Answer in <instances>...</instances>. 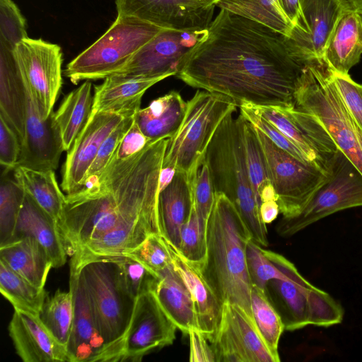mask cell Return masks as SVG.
<instances>
[{"label":"cell","mask_w":362,"mask_h":362,"mask_svg":"<svg viewBox=\"0 0 362 362\" xmlns=\"http://www.w3.org/2000/svg\"><path fill=\"white\" fill-rule=\"evenodd\" d=\"M314 59L291 38L221 8L175 76L191 87L225 95L238 107H288Z\"/></svg>","instance_id":"1"},{"label":"cell","mask_w":362,"mask_h":362,"mask_svg":"<svg viewBox=\"0 0 362 362\" xmlns=\"http://www.w3.org/2000/svg\"><path fill=\"white\" fill-rule=\"evenodd\" d=\"M169 139L151 140L126 159L115 154L96 179L66 195L58 225L68 255L119 225L158 220L159 175Z\"/></svg>","instance_id":"2"},{"label":"cell","mask_w":362,"mask_h":362,"mask_svg":"<svg viewBox=\"0 0 362 362\" xmlns=\"http://www.w3.org/2000/svg\"><path fill=\"white\" fill-rule=\"evenodd\" d=\"M250 239L233 204L223 193L215 192L206 224L207 250L202 270L223 304L238 305L255 320L246 256Z\"/></svg>","instance_id":"3"},{"label":"cell","mask_w":362,"mask_h":362,"mask_svg":"<svg viewBox=\"0 0 362 362\" xmlns=\"http://www.w3.org/2000/svg\"><path fill=\"white\" fill-rule=\"evenodd\" d=\"M230 112L218 126L205 155L215 192L233 204L252 240L262 247L269 245L267 224L260 216L259 202L252 186L245 160L242 115Z\"/></svg>","instance_id":"4"},{"label":"cell","mask_w":362,"mask_h":362,"mask_svg":"<svg viewBox=\"0 0 362 362\" xmlns=\"http://www.w3.org/2000/svg\"><path fill=\"white\" fill-rule=\"evenodd\" d=\"M295 105L314 115L362 174V129L348 112L322 59H314L295 93Z\"/></svg>","instance_id":"5"},{"label":"cell","mask_w":362,"mask_h":362,"mask_svg":"<svg viewBox=\"0 0 362 362\" xmlns=\"http://www.w3.org/2000/svg\"><path fill=\"white\" fill-rule=\"evenodd\" d=\"M237 105L229 97L198 90L187 101L183 120L170 138L162 168H173L194 181L218 126Z\"/></svg>","instance_id":"6"},{"label":"cell","mask_w":362,"mask_h":362,"mask_svg":"<svg viewBox=\"0 0 362 362\" xmlns=\"http://www.w3.org/2000/svg\"><path fill=\"white\" fill-rule=\"evenodd\" d=\"M163 29L136 18L117 16L100 38L67 64L64 74L74 84L105 79L125 66Z\"/></svg>","instance_id":"7"},{"label":"cell","mask_w":362,"mask_h":362,"mask_svg":"<svg viewBox=\"0 0 362 362\" xmlns=\"http://www.w3.org/2000/svg\"><path fill=\"white\" fill-rule=\"evenodd\" d=\"M71 260L80 268L104 341L103 347L114 344L127 330L136 300L124 286L115 259L72 256Z\"/></svg>","instance_id":"8"},{"label":"cell","mask_w":362,"mask_h":362,"mask_svg":"<svg viewBox=\"0 0 362 362\" xmlns=\"http://www.w3.org/2000/svg\"><path fill=\"white\" fill-rule=\"evenodd\" d=\"M284 269L285 276L270 280L265 291L286 330L310 325L327 327L341 322L344 310L337 301L308 281L286 258Z\"/></svg>","instance_id":"9"},{"label":"cell","mask_w":362,"mask_h":362,"mask_svg":"<svg viewBox=\"0 0 362 362\" xmlns=\"http://www.w3.org/2000/svg\"><path fill=\"white\" fill-rule=\"evenodd\" d=\"M177 329L153 291L136 298L128 327L112 344L103 347L89 362L141 361L146 355L171 345Z\"/></svg>","instance_id":"10"},{"label":"cell","mask_w":362,"mask_h":362,"mask_svg":"<svg viewBox=\"0 0 362 362\" xmlns=\"http://www.w3.org/2000/svg\"><path fill=\"white\" fill-rule=\"evenodd\" d=\"M357 206H362V174L339 150L329 180L298 215L282 217L276 225V232L288 238L327 216Z\"/></svg>","instance_id":"11"},{"label":"cell","mask_w":362,"mask_h":362,"mask_svg":"<svg viewBox=\"0 0 362 362\" xmlns=\"http://www.w3.org/2000/svg\"><path fill=\"white\" fill-rule=\"evenodd\" d=\"M255 129L266 157L280 213L284 218L294 217L304 209L331 175L298 160Z\"/></svg>","instance_id":"12"},{"label":"cell","mask_w":362,"mask_h":362,"mask_svg":"<svg viewBox=\"0 0 362 362\" xmlns=\"http://www.w3.org/2000/svg\"><path fill=\"white\" fill-rule=\"evenodd\" d=\"M254 107L262 117L299 148L312 165L325 173L332 175L339 149L324 125L314 115L295 105Z\"/></svg>","instance_id":"13"},{"label":"cell","mask_w":362,"mask_h":362,"mask_svg":"<svg viewBox=\"0 0 362 362\" xmlns=\"http://www.w3.org/2000/svg\"><path fill=\"white\" fill-rule=\"evenodd\" d=\"M22 78L35 96L44 118L52 114L62 84L61 47L42 39L25 38L13 51Z\"/></svg>","instance_id":"14"},{"label":"cell","mask_w":362,"mask_h":362,"mask_svg":"<svg viewBox=\"0 0 362 362\" xmlns=\"http://www.w3.org/2000/svg\"><path fill=\"white\" fill-rule=\"evenodd\" d=\"M206 30L163 29L143 46L125 66L112 75L128 78L175 76L187 53Z\"/></svg>","instance_id":"15"},{"label":"cell","mask_w":362,"mask_h":362,"mask_svg":"<svg viewBox=\"0 0 362 362\" xmlns=\"http://www.w3.org/2000/svg\"><path fill=\"white\" fill-rule=\"evenodd\" d=\"M216 362H279L262 337L255 320L240 307L223 304L222 315L211 341Z\"/></svg>","instance_id":"16"},{"label":"cell","mask_w":362,"mask_h":362,"mask_svg":"<svg viewBox=\"0 0 362 362\" xmlns=\"http://www.w3.org/2000/svg\"><path fill=\"white\" fill-rule=\"evenodd\" d=\"M115 4L117 16L183 31L206 30L216 6L214 0H116Z\"/></svg>","instance_id":"17"},{"label":"cell","mask_w":362,"mask_h":362,"mask_svg":"<svg viewBox=\"0 0 362 362\" xmlns=\"http://www.w3.org/2000/svg\"><path fill=\"white\" fill-rule=\"evenodd\" d=\"M23 81L25 93V135L18 165L54 170L64 149L54 124L53 112L46 119L43 117L31 90Z\"/></svg>","instance_id":"18"},{"label":"cell","mask_w":362,"mask_h":362,"mask_svg":"<svg viewBox=\"0 0 362 362\" xmlns=\"http://www.w3.org/2000/svg\"><path fill=\"white\" fill-rule=\"evenodd\" d=\"M124 118L116 113L92 110L87 123L67 151L62 182L66 195L80 189L101 145Z\"/></svg>","instance_id":"19"},{"label":"cell","mask_w":362,"mask_h":362,"mask_svg":"<svg viewBox=\"0 0 362 362\" xmlns=\"http://www.w3.org/2000/svg\"><path fill=\"white\" fill-rule=\"evenodd\" d=\"M69 291L73 298L74 317L66 346L69 362H89L103 346L104 341L80 268L71 260Z\"/></svg>","instance_id":"20"},{"label":"cell","mask_w":362,"mask_h":362,"mask_svg":"<svg viewBox=\"0 0 362 362\" xmlns=\"http://www.w3.org/2000/svg\"><path fill=\"white\" fill-rule=\"evenodd\" d=\"M300 26L291 38L314 59H322L327 42L347 12L342 0H300Z\"/></svg>","instance_id":"21"},{"label":"cell","mask_w":362,"mask_h":362,"mask_svg":"<svg viewBox=\"0 0 362 362\" xmlns=\"http://www.w3.org/2000/svg\"><path fill=\"white\" fill-rule=\"evenodd\" d=\"M8 333L16 354L24 362H69L67 350L37 315L14 310Z\"/></svg>","instance_id":"22"},{"label":"cell","mask_w":362,"mask_h":362,"mask_svg":"<svg viewBox=\"0 0 362 362\" xmlns=\"http://www.w3.org/2000/svg\"><path fill=\"white\" fill-rule=\"evenodd\" d=\"M166 243L173 266L192 296L198 328L211 342L220 323L223 303L208 282L202 268L187 260L177 247L167 240Z\"/></svg>","instance_id":"23"},{"label":"cell","mask_w":362,"mask_h":362,"mask_svg":"<svg viewBox=\"0 0 362 362\" xmlns=\"http://www.w3.org/2000/svg\"><path fill=\"white\" fill-rule=\"evenodd\" d=\"M24 237L34 238L43 247L53 268L65 264L68 255L58 223L25 192L11 241Z\"/></svg>","instance_id":"24"},{"label":"cell","mask_w":362,"mask_h":362,"mask_svg":"<svg viewBox=\"0 0 362 362\" xmlns=\"http://www.w3.org/2000/svg\"><path fill=\"white\" fill-rule=\"evenodd\" d=\"M187 174L176 171L172 182L159 192L158 215L160 235L179 247L180 230L193 208V187Z\"/></svg>","instance_id":"25"},{"label":"cell","mask_w":362,"mask_h":362,"mask_svg":"<svg viewBox=\"0 0 362 362\" xmlns=\"http://www.w3.org/2000/svg\"><path fill=\"white\" fill-rule=\"evenodd\" d=\"M166 78H128L111 75L94 88L93 110L113 112L124 117H134L141 109L145 92Z\"/></svg>","instance_id":"26"},{"label":"cell","mask_w":362,"mask_h":362,"mask_svg":"<svg viewBox=\"0 0 362 362\" xmlns=\"http://www.w3.org/2000/svg\"><path fill=\"white\" fill-rule=\"evenodd\" d=\"M160 306L182 333L198 329L192 296L173 264L158 274L152 291Z\"/></svg>","instance_id":"27"},{"label":"cell","mask_w":362,"mask_h":362,"mask_svg":"<svg viewBox=\"0 0 362 362\" xmlns=\"http://www.w3.org/2000/svg\"><path fill=\"white\" fill-rule=\"evenodd\" d=\"M13 51L0 46V116L16 132L22 144L25 135V93Z\"/></svg>","instance_id":"28"},{"label":"cell","mask_w":362,"mask_h":362,"mask_svg":"<svg viewBox=\"0 0 362 362\" xmlns=\"http://www.w3.org/2000/svg\"><path fill=\"white\" fill-rule=\"evenodd\" d=\"M362 54V25L358 13L349 11L339 21L323 53L332 71L349 74Z\"/></svg>","instance_id":"29"},{"label":"cell","mask_w":362,"mask_h":362,"mask_svg":"<svg viewBox=\"0 0 362 362\" xmlns=\"http://www.w3.org/2000/svg\"><path fill=\"white\" fill-rule=\"evenodd\" d=\"M187 107V102L179 92L171 90L139 109L134 118L149 140L172 137L179 129Z\"/></svg>","instance_id":"30"},{"label":"cell","mask_w":362,"mask_h":362,"mask_svg":"<svg viewBox=\"0 0 362 362\" xmlns=\"http://www.w3.org/2000/svg\"><path fill=\"white\" fill-rule=\"evenodd\" d=\"M0 260L39 288H45L52 262L34 238L24 237L0 246Z\"/></svg>","instance_id":"31"},{"label":"cell","mask_w":362,"mask_h":362,"mask_svg":"<svg viewBox=\"0 0 362 362\" xmlns=\"http://www.w3.org/2000/svg\"><path fill=\"white\" fill-rule=\"evenodd\" d=\"M92 83L86 81L64 98L53 121L64 151H68L87 123L93 110Z\"/></svg>","instance_id":"32"},{"label":"cell","mask_w":362,"mask_h":362,"mask_svg":"<svg viewBox=\"0 0 362 362\" xmlns=\"http://www.w3.org/2000/svg\"><path fill=\"white\" fill-rule=\"evenodd\" d=\"M13 175L24 191L59 223L63 215L66 195L58 185L54 170L17 165Z\"/></svg>","instance_id":"33"},{"label":"cell","mask_w":362,"mask_h":362,"mask_svg":"<svg viewBox=\"0 0 362 362\" xmlns=\"http://www.w3.org/2000/svg\"><path fill=\"white\" fill-rule=\"evenodd\" d=\"M242 132L247 168L259 204L266 201L277 202L266 157L256 129L243 115Z\"/></svg>","instance_id":"34"},{"label":"cell","mask_w":362,"mask_h":362,"mask_svg":"<svg viewBox=\"0 0 362 362\" xmlns=\"http://www.w3.org/2000/svg\"><path fill=\"white\" fill-rule=\"evenodd\" d=\"M216 6L247 18L291 38L293 25L279 0H217Z\"/></svg>","instance_id":"35"},{"label":"cell","mask_w":362,"mask_h":362,"mask_svg":"<svg viewBox=\"0 0 362 362\" xmlns=\"http://www.w3.org/2000/svg\"><path fill=\"white\" fill-rule=\"evenodd\" d=\"M0 291L14 310L37 316L48 296L45 288H39L31 284L1 260Z\"/></svg>","instance_id":"36"},{"label":"cell","mask_w":362,"mask_h":362,"mask_svg":"<svg viewBox=\"0 0 362 362\" xmlns=\"http://www.w3.org/2000/svg\"><path fill=\"white\" fill-rule=\"evenodd\" d=\"M38 317L54 338L66 348L74 317L71 291L59 289L52 296H48Z\"/></svg>","instance_id":"37"},{"label":"cell","mask_w":362,"mask_h":362,"mask_svg":"<svg viewBox=\"0 0 362 362\" xmlns=\"http://www.w3.org/2000/svg\"><path fill=\"white\" fill-rule=\"evenodd\" d=\"M251 305L253 317L262 337L273 354L280 358L279 343L285 329L281 317L266 291L255 285L251 289Z\"/></svg>","instance_id":"38"},{"label":"cell","mask_w":362,"mask_h":362,"mask_svg":"<svg viewBox=\"0 0 362 362\" xmlns=\"http://www.w3.org/2000/svg\"><path fill=\"white\" fill-rule=\"evenodd\" d=\"M12 171L3 169L1 177L0 246L10 243L13 238L25 196L24 189L13 175H9Z\"/></svg>","instance_id":"39"},{"label":"cell","mask_w":362,"mask_h":362,"mask_svg":"<svg viewBox=\"0 0 362 362\" xmlns=\"http://www.w3.org/2000/svg\"><path fill=\"white\" fill-rule=\"evenodd\" d=\"M247 264L252 285L266 290L267 283L274 279H283L286 274L284 262L286 257L264 249L252 239L247 245Z\"/></svg>","instance_id":"40"},{"label":"cell","mask_w":362,"mask_h":362,"mask_svg":"<svg viewBox=\"0 0 362 362\" xmlns=\"http://www.w3.org/2000/svg\"><path fill=\"white\" fill-rule=\"evenodd\" d=\"M177 249L187 260L202 268L207 250L206 224L199 219L194 206L181 228Z\"/></svg>","instance_id":"41"},{"label":"cell","mask_w":362,"mask_h":362,"mask_svg":"<svg viewBox=\"0 0 362 362\" xmlns=\"http://www.w3.org/2000/svg\"><path fill=\"white\" fill-rule=\"evenodd\" d=\"M122 255L136 259L157 276L173 264L166 240L160 233L151 234L137 247Z\"/></svg>","instance_id":"42"},{"label":"cell","mask_w":362,"mask_h":362,"mask_svg":"<svg viewBox=\"0 0 362 362\" xmlns=\"http://www.w3.org/2000/svg\"><path fill=\"white\" fill-rule=\"evenodd\" d=\"M112 257H114L118 264L126 288L134 298L153 291L158 279L156 274L129 256Z\"/></svg>","instance_id":"43"},{"label":"cell","mask_w":362,"mask_h":362,"mask_svg":"<svg viewBox=\"0 0 362 362\" xmlns=\"http://www.w3.org/2000/svg\"><path fill=\"white\" fill-rule=\"evenodd\" d=\"M26 21L12 0H0V46L13 50L28 36Z\"/></svg>","instance_id":"44"},{"label":"cell","mask_w":362,"mask_h":362,"mask_svg":"<svg viewBox=\"0 0 362 362\" xmlns=\"http://www.w3.org/2000/svg\"><path fill=\"white\" fill-rule=\"evenodd\" d=\"M239 107L240 114L277 147L298 160L311 164L303 151L277 128L262 117L254 106L249 104H242Z\"/></svg>","instance_id":"45"},{"label":"cell","mask_w":362,"mask_h":362,"mask_svg":"<svg viewBox=\"0 0 362 362\" xmlns=\"http://www.w3.org/2000/svg\"><path fill=\"white\" fill-rule=\"evenodd\" d=\"M134 117L124 118L104 141L87 172L81 188L84 184L96 179L110 163L119 143L130 129Z\"/></svg>","instance_id":"46"},{"label":"cell","mask_w":362,"mask_h":362,"mask_svg":"<svg viewBox=\"0 0 362 362\" xmlns=\"http://www.w3.org/2000/svg\"><path fill=\"white\" fill-rule=\"evenodd\" d=\"M193 206L199 219L207 224L215 199V191L208 164L204 160L196 174L193 187Z\"/></svg>","instance_id":"47"},{"label":"cell","mask_w":362,"mask_h":362,"mask_svg":"<svg viewBox=\"0 0 362 362\" xmlns=\"http://www.w3.org/2000/svg\"><path fill=\"white\" fill-rule=\"evenodd\" d=\"M331 73L333 83L342 102L362 129V85L353 81L349 74H341L332 69Z\"/></svg>","instance_id":"48"},{"label":"cell","mask_w":362,"mask_h":362,"mask_svg":"<svg viewBox=\"0 0 362 362\" xmlns=\"http://www.w3.org/2000/svg\"><path fill=\"white\" fill-rule=\"evenodd\" d=\"M21 144L16 132L0 116V163L2 169L12 171L18 165Z\"/></svg>","instance_id":"49"},{"label":"cell","mask_w":362,"mask_h":362,"mask_svg":"<svg viewBox=\"0 0 362 362\" xmlns=\"http://www.w3.org/2000/svg\"><path fill=\"white\" fill-rule=\"evenodd\" d=\"M189 337V361L216 362V354L211 343L198 329H191Z\"/></svg>","instance_id":"50"},{"label":"cell","mask_w":362,"mask_h":362,"mask_svg":"<svg viewBox=\"0 0 362 362\" xmlns=\"http://www.w3.org/2000/svg\"><path fill=\"white\" fill-rule=\"evenodd\" d=\"M134 121L119 144L115 156L126 159L142 150L150 141Z\"/></svg>","instance_id":"51"},{"label":"cell","mask_w":362,"mask_h":362,"mask_svg":"<svg viewBox=\"0 0 362 362\" xmlns=\"http://www.w3.org/2000/svg\"><path fill=\"white\" fill-rule=\"evenodd\" d=\"M279 1L285 14L293 24V28H299L301 20L300 0H279Z\"/></svg>","instance_id":"52"},{"label":"cell","mask_w":362,"mask_h":362,"mask_svg":"<svg viewBox=\"0 0 362 362\" xmlns=\"http://www.w3.org/2000/svg\"><path fill=\"white\" fill-rule=\"evenodd\" d=\"M259 213L265 224L271 223L277 218L280 213L277 202L271 200L262 202L259 206Z\"/></svg>","instance_id":"53"},{"label":"cell","mask_w":362,"mask_h":362,"mask_svg":"<svg viewBox=\"0 0 362 362\" xmlns=\"http://www.w3.org/2000/svg\"><path fill=\"white\" fill-rule=\"evenodd\" d=\"M176 170L173 168H161L159 175V192L164 189L173 180Z\"/></svg>","instance_id":"54"},{"label":"cell","mask_w":362,"mask_h":362,"mask_svg":"<svg viewBox=\"0 0 362 362\" xmlns=\"http://www.w3.org/2000/svg\"><path fill=\"white\" fill-rule=\"evenodd\" d=\"M347 11L362 13V0H342Z\"/></svg>","instance_id":"55"},{"label":"cell","mask_w":362,"mask_h":362,"mask_svg":"<svg viewBox=\"0 0 362 362\" xmlns=\"http://www.w3.org/2000/svg\"><path fill=\"white\" fill-rule=\"evenodd\" d=\"M361 25H362V13H358Z\"/></svg>","instance_id":"56"},{"label":"cell","mask_w":362,"mask_h":362,"mask_svg":"<svg viewBox=\"0 0 362 362\" xmlns=\"http://www.w3.org/2000/svg\"><path fill=\"white\" fill-rule=\"evenodd\" d=\"M216 1H217V0H214V3H215Z\"/></svg>","instance_id":"57"}]
</instances>
